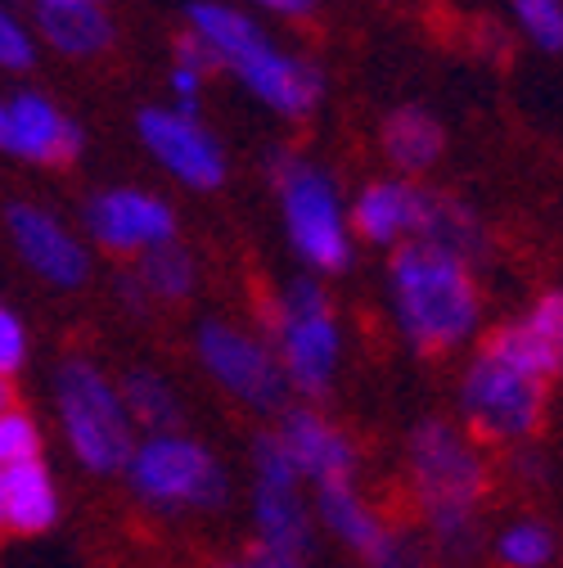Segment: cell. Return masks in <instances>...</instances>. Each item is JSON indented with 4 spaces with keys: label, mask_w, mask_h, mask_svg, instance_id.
<instances>
[{
    "label": "cell",
    "mask_w": 563,
    "mask_h": 568,
    "mask_svg": "<svg viewBox=\"0 0 563 568\" xmlns=\"http://www.w3.org/2000/svg\"><path fill=\"white\" fill-rule=\"evenodd\" d=\"M523 321L536 329V338L550 347V357H554V366H559V375H563V290H545L528 312H523Z\"/></svg>",
    "instance_id": "cell-31"
},
{
    "label": "cell",
    "mask_w": 563,
    "mask_h": 568,
    "mask_svg": "<svg viewBox=\"0 0 563 568\" xmlns=\"http://www.w3.org/2000/svg\"><path fill=\"white\" fill-rule=\"evenodd\" d=\"M559 555V537L545 519H514L497 532V559L501 568H550Z\"/></svg>",
    "instance_id": "cell-26"
},
{
    "label": "cell",
    "mask_w": 563,
    "mask_h": 568,
    "mask_svg": "<svg viewBox=\"0 0 563 568\" xmlns=\"http://www.w3.org/2000/svg\"><path fill=\"white\" fill-rule=\"evenodd\" d=\"M185 19H190V28H194L207 45L222 54L226 68H231L235 59L253 54L257 45H266V32H262L248 14L222 6V0H190V6H185Z\"/></svg>",
    "instance_id": "cell-22"
},
{
    "label": "cell",
    "mask_w": 563,
    "mask_h": 568,
    "mask_svg": "<svg viewBox=\"0 0 563 568\" xmlns=\"http://www.w3.org/2000/svg\"><path fill=\"white\" fill-rule=\"evenodd\" d=\"M231 73L239 78V87L262 100L270 113L279 118H307L320 95H325V73L303 59V54H289V50H279V45H257L253 54L235 59L231 63Z\"/></svg>",
    "instance_id": "cell-14"
},
{
    "label": "cell",
    "mask_w": 563,
    "mask_h": 568,
    "mask_svg": "<svg viewBox=\"0 0 563 568\" xmlns=\"http://www.w3.org/2000/svg\"><path fill=\"white\" fill-rule=\"evenodd\" d=\"M406 469L429 537L447 555H469L478 546V515L491 483L478 438L464 424L455 429L447 419H419L406 443Z\"/></svg>",
    "instance_id": "cell-2"
},
{
    "label": "cell",
    "mask_w": 563,
    "mask_h": 568,
    "mask_svg": "<svg viewBox=\"0 0 563 568\" xmlns=\"http://www.w3.org/2000/svg\"><path fill=\"white\" fill-rule=\"evenodd\" d=\"M316 519L334 541L361 555L366 568H424V546L392 528L357 487V478H334L316 487Z\"/></svg>",
    "instance_id": "cell-9"
},
{
    "label": "cell",
    "mask_w": 563,
    "mask_h": 568,
    "mask_svg": "<svg viewBox=\"0 0 563 568\" xmlns=\"http://www.w3.org/2000/svg\"><path fill=\"white\" fill-rule=\"evenodd\" d=\"M6 231L19 253V262L41 275L50 290H82L91 280V253L86 244L68 231L54 212L41 203H10L6 207Z\"/></svg>",
    "instance_id": "cell-13"
},
{
    "label": "cell",
    "mask_w": 563,
    "mask_h": 568,
    "mask_svg": "<svg viewBox=\"0 0 563 568\" xmlns=\"http://www.w3.org/2000/svg\"><path fill=\"white\" fill-rule=\"evenodd\" d=\"M217 568H303V559H279V555H266V550H248L244 559H226Z\"/></svg>",
    "instance_id": "cell-36"
},
{
    "label": "cell",
    "mask_w": 563,
    "mask_h": 568,
    "mask_svg": "<svg viewBox=\"0 0 563 568\" xmlns=\"http://www.w3.org/2000/svg\"><path fill=\"white\" fill-rule=\"evenodd\" d=\"M126 487L140 506L158 515H185V510H222L231 496V474L203 443L185 434H150L140 438Z\"/></svg>",
    "instance_id": "cell-6"
},
{
    "label": "cell",
    "mask_w": 563,
    "mask_h": 568,
    "mask_svg": "<svg viewBox=\"0 0 563 568\" xmlns=\"http://www.w3.org/2000/svg\"><path fill=\"white\" fill-rule=\"evenodd\" d=\"M172 109H181V113H190V118H198V95H203V73H194V68H185V63H172Z\"/></svg>",
    "instance_id": "cell-34"
},
{
    "label": "cell",
    "mask_w": 563,
    "mask_h": 568,
    "mask_svg": "<svg viewBox=\"0 0 563 568\" xmlns=\"http://www.w3.org/2000/svg\"><path fill=\"white\" fill-rule=\"evenodd\" d=\"M135 275L150 290L154 303H185L194 294V284H198V266L181 244H163V248L145 253L135 266Z\"/></svg>",
    "instance_id": "cell-25"
},
{
    "label": "cell",
    "mask_w": 563,
    "mask_h": 568,
    "mask_svg": "<svg viewBox=\"0 0 563 568\" xmlns=\"http://www.w3.org/2000/svg\"><path fill=\"white\" fill-rule=\"evenodd\" d=\"M86 235L104 253L117 257H145L163 244H176V212L167 199L135 190V185H113L86 199Z\"/></svg>",
    "instance_id": "cell-10"
},
{
    "label": "cell",
    "mask_w": 563,
    "mask_h": 568,
    "mask_svg": "<svg viewBox=\"0 0 563 568\" xmlns=\"http://www.w3.org/2000/svg\"><path fill=\"white\" fill-rule=\"evenodd\" d=\"M172 54H176V63L194 68V73H203V78H207V73H217V68H226V63H222V54H217L213 45H207V41H203L194 28H185V32L176 37Z\"/></svg>",
    "instance_id": "cell-33"
},
{
    "label": "cell",
    "mask_w": 563,
    "mask_h": 568,
    "mask_svg": "<svg viewBox=\"0 0 563 568\" xmlns=\"http://www.w3.org/2000/svg\"><path fill=\"white\" fill-rule=\"evenodd\" d=\"M95 6H104V0H95Z\"/></svg>",
    "instance_id": "cell-39"
},
{
    "label": "cell",
    "mask_w": 563,
    "mask_h": 568,
    "mask_svg": "<svg viewBox=\"0 0 563 568\" xmlns=\"http://www.w3.org/2000/svg\"><path fill=\"white\" fill-rule=\"evenodd\" d=\"M379 145H383V159L401 172V176H419L429 172L442 150H447V131L442 122L419 109V104H401L383 118V131H379Z\"/></svg>",
    "instance_id": "cell-20"
},
{
    "label": "cell",
    "mask_w": 563,
    "mask_h": 568,
    "mask_svg": "<svg viewBox=\"0 0 563 568\" xmlns=\"http://www.w3.org/2000/svg\"><path fill=\"white\" fill-rule=\"evenodd\" d=\"M414 240H424V244H438L464 262H478L482 248H487V235H482V222H478V212L442 190H429L424 185V212H419V235Z\"/></svg>",
    "instance_id": "cell-21"
},
{
    "label": "cell",
    "mask_w": 563,
    "mask_h": 568,
    "mask_svg": "<svg viewBox=\"0 0 563 568\" xmlns=\"http://www.w3.org/2000/svg\"><path fill=\"white\" fill-rule=\"evenodd\" d=\"M262 338L279 352V366H285L294 393H303V397L329 393L338 357H342V334H338L334 303L320 280H311V275L289 280L275 298H266Z\"/></svg>",
    "instance_id": "cell-4"
},
{
    "label": "cell",
    "mask_w": 563,
    "mask_h": 568,
    "mask_svg": "<svg viewBox=\"0 0 563 568\" xmlns=\"http://www.w3.org/2000/svg\"><path fill=\"white\" fill-rule=\"evenodd\" d=\"M419 212H424V185H414L410 176L370 181L351 199V231L366 244L401 248L419 235Z\"/></svg>",
    "instance_id": "cell-16"
},
{
    "label": "cell",
    "mask_w": 563,
    "mask_h": 568,
    "mask_svg": "<svg viewBox=\"0 0 563 568\" xmlns=\"http://www.w3.org/2000/svg\"><path fill=\"white\" fill-rule=\"evenodd\" d=\"M37 32L73 59H91L113 45V23L95 0H37Z\"/></svg>",
    "instance_id": "cell-19"
},
{
    "label": "cell",
    "mask_w": 563,
    "mask_h": 568,
    "mask_svg": "<svg viewBox=\"0 0 563 568\" xmlns=\"http://www.w3.org/2000/svg\"><path fill=\"white\" fill-rule=\"evenodd\" d=\"M482 352H491L497 362H505V366H514V371H523V375H536V379H559V366H554V357H550V347L536 338V329L519 316V321H505V325H497L487 338H482Z\"/></svg>",
    "instance_id": "cell-24"
},
{
    "label": "cell",
    "mask_w": 563,
    "mask_h": 568,
    "mask_svg": "<svg viewBox=\"0 0 563 568\" xmlns=\"http://www.w3.org/2000/svg\"><path fill=\"white\" fill-rule=\"evenodd\" d=\"M0 63H6L10 73H28L37 63V41L14 14H0Z\"/></svg>",
    "instance_id": "cell-32"
},
{
    "label": "cell",
    "mask_w": 563,
    "mask_h": 568,
    "mask_svg": "<svg viewBox=\"0 0 563 568\" xmlns=\"http://www.w3.org/2000/svg\"><path fill=\"white\" fill-rule=\"evenodd\" d=\"M59 483L45 460L0 465V524L19 537H41L59 524Z\"/></svg>",
    "instance_id": "cell-18"
},
{
    "label": "cell",
    "mask_w": 563,
    "mask_h": 568,
    "mask_svg": "<svg viewBox=\"0 0 563 568\" xmlns=\"http://www.w3.org/2000/svg\"><path fill=\"white\" fill-rule=\"evenodd\" d=\"M54 410L63 443L73 460L91 474H126L135 456V415L122 397V384H113L95 362H63L54 371Z\"/></svg>",
    "instance_id": "cell-3"
},
{
    "label": "cell",
    "mask_w": 563,
    "mask_h": 568,
    "mask_svg": "<svg viewBox=\"0 0 563 568\" xmlns=\"http://www.w3.org/2000/svg\"><path fill=\"white\" fill-rule=\"evenodd\" d=\"M135 131H140V145L154 154V163L172 172L181 185L217 190L226 181V150L198 118L181 109H140Z\"/></svg>",
    "instance_id": "cell-11"
},
{
    "label": "cell",
    "mask_w": 563,
    "mask_h": 568,
    "mask_svg": "<svg viewBox=\"0 0 563 568\" xmlns=\"http://www.w3.org/2000/svg\"><path fill=\"white\" fill-rule=\"evenodd\" d=\"M82 126L41 91H14L0 104V150L10 159L37 168H68L82 159Z\"/></svg>",
    "instance_id": "cell-12"
},
{
    "label": "cell",
    "mask_w": 563,
    "mask_h": 568,
    "mask_svg": "<svg viewBox=\"0 0 563 568\" xmlns=\"http://www.w3.org/2000/svg\"><path fill=\"white\" fill-rule=\"evenodd\" d=\"M117 303H122L131 316H145L154 298H150V290H145V284H140V275L131 271V275H122V280H117Z\"/></svg>",
    "instance_id": "cell-35"
},
{
    "label": "cell",
    "mask_w": 563,
    "mask_h": 568,
    "mask_svg": "<svg viewBox=\"0 0 563 568\" xmlns=\"http://www.w3.org/2000/svg\"><path fill=\"white\" fill-rule=\"evenodd\" d=\"M253 6L275 10V14H285V19H303V14L316 10V0H253Z\"/></svg>",
    "instance_id": "cell-37"
},
{
    "label": "cell",
    "mask_w": 563,
    "mask_h": 568,
    "mask_svg": "<svg viewBox=\"0 0 563 568\" xmlns=\"http://www.w3.org/2000/svg\"><path fill=\"white\" fill-rule=\"evenodd\" d=\"M279 438H285V447L294 452L298 469L307 483H334V478H357V447H351V438L338 429V424H329L316 406H289L279 410Z\"/></svg>",
    "instance_id": "cell-15"
},
{
    "label": "cell",
    "mask_w": 563,
    "mask_h": 568,
    "mask_svg": "<svg viewBox=\"0 0 563 568\" xmlns=\"http://www.w3.org/2000/svg\"><path fill=\"white\" fill-rule=\"evenodd\" d=\"M270 185L285 212V235L294 253L316 275H338L351 266V226L329 172L298 154H270Z\"/></svg>",
    "instance_id": "cell-5"
},
{
    "label": "cell",
    "mask_w": 563,
    "mask_h": 568,
    "mask_svg": "<svg viewBox=\"0 0 563 568\" xmlns=\"http://www.w3.org/2000/svg\"><path fill=\"white\" fill-rule=\"evenodd\" d=\"M253 483H275V487H303V469L294 460V452L285 447L279 429H266L253 438Z\"/></svg>",
    "instance_id": "cell-28"
},
{
    "label": "cell",
    "mask_w": 563,
    "mask_h": 568,
    "mask_svg": "<svg viewBox=\"0 0 563 568\" xmlns=\"http://www.w3.org/2000/svg\"><path fill=\"white\" fill-rule=\"evenodd\" d=\"M28 357H32L28 321H23L14 307H0V379H6V393H10V384L19 379V371L28 366Z\"/></svg>",
    "instance_id": "cell-30"
},
{
    "label": "cell",
    "mask_w": 563,
    "mask_h": 568,
    "mask_svg": "<svg viewBox=\"0 0 563 568\" xmlns=\"http://www.w3.org/2000/svg\"><path fill=\"white\" fill-rule=\"evenodd\" d=\"M388 303L401 338L414 352H424V357H442V352H455L460 343H469L482 316L473 262L424 240L392 248Z\"/></svg>",
    "instance_id": "cell-1"
},
{
    "label": "cell",
    "mask_w": 563,
    "mask_h": 568,
    "mask_svg": "<svg viewBox=\"0 0 563 568\" xmlns=\"http://www.w3.org/2000/svg\"><path fill=\"white\" fill-rule=\"evenodd\" d=\"M194 347H198V366L235 402L253 410H279L285 393H294L285 366H279V352L262 334H248L231 321H203Z\"/></svg>",
    "instance_id": "cell-8"
},
{
    "label": "cell",
    "mask_w": 563,
    "mask_h": 568,
    "mask_svg": "<svg viewBox=\"0 0 563 568\" xmlns=\"http://www.w3.org/2000/svg\"><path fill=\"white\" fill-rule=\"evenodd\" d=\"M41 424L28 406L6 402L0 406V465H19V460H41Z\"/></svg>",
    "instance_id": "cell-27"
},
{
    "label": "cell",
    "mask_w": 563,
    "mask_h": 568,
    "mask_svg": "<svg viewBox=\"0 0 563 568\" xmlns=\"http://www.w3.org/2000/svg\"><path fill=\"white\" fill-rule=\"evenodd\" d=\"M122 397H126L135 424L145 434H181V397L158 371H145V366L126 371L122 375Z\"/></svg>",
    "instance_id": "cell-23"
},
{
    "label": "cell",
    "mask_w": 563,
    "mask_h": 568,
    "mask_svg": "<svg viewBox=\"0 0 563 568\" xmlns=\"http://www.w3.org/2000/svg\"><path fill=\"white\" fill-rule=\"evenodd\" d=\"M253 528H257V550L279 555V559L307 564L316 546V515L303 501V487L253 483Z\"/></svg>",
    "instance_id": "cell-17"
},
{
    "label": "cell",
    "mask_w": 563,
    "mask_h": 568,
    "mask_svg": "<svg viewBox=\"0 0 563 568\" xmlns=\"http://www.w3.org/2000/svg\"><path fill=\"white\" fill-rule=\"evenodd\" d=\"M514 19L536 50H563V0H514Z\"/></svg>",
    "instance_id": "cell-29"
},
{
    "label": "cell",
    "mask_w": 563,
    "mask_h": 568,
    "mask_svg": "<svg viewBox=\"0 0 563 568\" xmlns=\"http://www.w3.org/2000/svg\"><path fill=\"white\" fill-rule=\"evenodd\" d=\"M541 415H545V379L523 375L478 347L473 362L464 366V379H460L464 429L478 443L514 447L541 429Z\"/></svg>",
    "instance_id": "cell-7"
},
{
    "label": "cell",
    "mask_w": 563,
    "mask_h": 568,
    "mask_svg": "<svg viewBox=\"0 0 563 568\" xmlns=\"http://www.w3.org/2000/svg\"><path fill=\"white\" fill-rule=\"evenodd\" d=\"M514 469H519V478H536V483H545V456L541 452H519L514 456Z\"/></svg>",
    "instance_id": "cell-38"
}]
</instances>
